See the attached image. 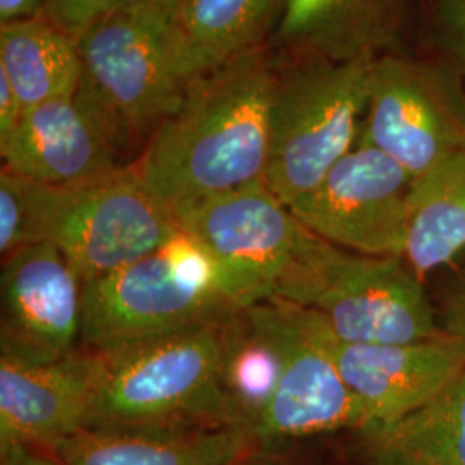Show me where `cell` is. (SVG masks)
Masks as SVG:
<instances>
[{
	"instance_id": "1",
	"label": "cell",
	"mask_w": 465,
	"mask_h": 465,
	"mask_svg": "<svg viewBox=\"0 0 465 465\" xmlns=\"http://www.w3.org/2000/svg\"><path fill=\"white\" fill-rule=\"evenodd\" d=\"M278 80L257 47L186 84L176 113L132 164L171 216L193 200L264 180Z\"/></svg>"
},
{
	"instance_id": "2",
	"label": "cell",
	"mask_w": 465,
	"mask_h": 465,
	"mask_svg": "<svg viewBox=\"0 0 465 465\" xmlns=\"http://www.w3.org/2000/svg\"><path fill=\"white\" fill-rule=\"evenodd\" d=\"M82 78L74 100L117 159L143 152L176 113L188 82L178 61L174 15L117 9L78 36Z\"/></svg>"
},
{
	"instance_id": "3",
	"label": "cell",
	"mask_w": 465,
	"mask_h": 465,
	"mask_svg": "<svg viewBox=\"0 0 465 465\" xmlns=\"http://www.w3.org/2000/svg\"><path fill=\"white\" fill-rule=\"evenodd\" d=\"M272 299L314 312L349 343L397 345L443 332L424 280L405 259L341 249L303 226Z\"/></svg>"
},
{
	"instance_id": "4",
	"label": "cell",
	"mask_w": 465,
	"mask_h": 465,
	"mask_svg": "<svg viewBox=\"0 0 465 465\" xmlns=\"http://www.w3.org/2000/svg\"><path fill=\"white\" fill-rule=\"evenodd\" d=\"M228 317L97 351L102 374L88 428L240 426L221 388Z\"/></svg>"
},
{
	"instance_id": "5",
	"label": "cell",
	"mask_w": 465,
	"mask_h": 465,
	"mask_svg": "<svg viewBox=\"0 0 465 465\" xmlns=\"http://www.w3.org/2000/svg\"><path fill=\"white\" fill-rule=\"evenodd\" d=\"M236 311L214 261L180 230L164 247L84 282L82 341L113 351Z\"/></svg>"
},
{
	"instance_id": "6",
	"label": "cell",
	"mask_w": 465,
	"mask_h": 465,
	"mask_svg": "<svg viewBox=\"0 0 465 465\" xmlns=\"http://www.w3.org/2000/svg\"><path fill=\"white\" fill-rule=\"evenodd\" d=\"M23 183L30 245L54 243L84 282L132 264L180 232L132 166L88 183L47 186L26 178Z\"/></svg>"
},
{
	"instance_id": "7",
	"label": "cell",
	"mask_w": 465,
	"mask_h": 465,
	"mask_svg": "<svg viewBox=\"0 0 465 465\" xmlns=\"http://www.w3.org/2000/svg\"><path fill=\"white\" fill-rule=\"evenodd\" d=\"M376 57L309 63L280 76L264 183L290 207L361 138Z\"/></svg>"
},
{
	"instance_id": "8",
	"label": "cell",
	"mask_w": 465,
	"mask_h": 465,
	"mask_svg": "<svg viewBox=\"0 0 465 465\" xmlns=\"http://www.w3.org/2000/svg\"><path fill=\"white\" fill-rule=\"evenodd\" d=\"M359 142L419 178L465 150V88L453 66L376 57Z\"/></svg>"
},
{
	"instance_id": "9",
	"label": "cell",
	"mask_w": 465,
	"mask_h": 465,
	"mask_svg": "<svg viewBox=\"0 0 465 465\" xmlns=\"http://www.w3.org/2000/svg\"><path fill=\"white\" fill-rule=\"evenodd\" d=\"M173 217L214 261L236 309L274 297L302 232L264 180L193 200L173 211Z\"/></svg>"
},
{
	"instance_id": "10",
	"label": "cell",
	"mask_w": 465,
	"mask_h": 465,
	"mask_svg": "<svg viewBox=\"0 0 465 465\" xmlns=\"http://www.w3.org/2000/svg\"><path fill=\"white\" fill-rule=\"evenodd\" d=\"M250 307L276 334L282 353L276 393L253 428L261 447L324 432L367 430L366 409L336 366L321 319L280 299Z\"/></svg>"
},
{
	"instance_id": "11",
	"label": "cell",
	"mask_w": 465,
	"mask_h": 465,
	"mask_svg": "<svg viewBox=\"0 0 465 465\" xmlns=\"http://www.w3.org/2000/svg\"><path fill=\"white\" fill-rule=\"evenodd\" d=\"M414 180L381 150L357 142L288 209L303 228L336 247L403 259Z\"/></svg>"
},
{
	"instance_id": "12",
	"label": "cell",
	"mask_w": 465,
	"mask_h": 465,
	"mask_svg": "<svg viewBox=\"0 0 465 465\" xmlns=\"http://www.w3.org/2000/svg\"><path fill=\"white\" fill-rule=\"evenodd\" d=\"M0 355L50 362L78 351L84 282L63 252L40 242L4 257Z\"/></svg>"
},
{
	"instance_id": "13",
	"label": "cell",
	"mask_w": 465,
	"mask_h": 465,
	"mask_svg": "<svg viewBox=\"0 0 465 465\" xmlns=\"http://www.w3.org/2000/svg\"><path fill=\"white\" fill-rule=\"evenodd\" d=\"M102 374L97 351L32 362L0 355V450L30 447L55 453L86 430Z\"/></svg>"
},
{
	"instance_id": "14",
	"label": "cell",
	"mask_w": 465,
	"mask_h": 465,
	"mask_svg": "<svg viewBox=\"0 0 465 465\" xmlns=\"http://www.w3.org/2000/svg\"><path fill=\"white\" fill-rule=\"evenodd\" d=\"M321 322L336 366L366 409L369 428L414 412L465 372V343L447 332L397 345L349 343Z\"/></svg>"
},
{
	"instance_id": "15",
	"label": "cell",
	"mask_w": 465,
	"mask_h": 465,
	"mask_svg": "<svg viewBox=\"0 0 465 465\" xmlns=\"http://www.w3.org/2000/svg\"><path fill=\"white\" fill-rule=\"evenodd\" d=\"M0 153L7 169L47 186L88 183L124 167L74 97L26 109Z\"/></svg>"
},
{
	"instance_id": "16",
	"label": "cell",
	"mask_w": 465,
	"mask_h": 465,
	"mask_svg": "<svg viewBox=\"0 0 465 465\" xmlns=\"http://www.w3.org/2000/svg\"><path fill=\"white\" fill-rule=\"evenodd\" d=\"M259 449L245 426L86 428L54 455L61 465H240Z\"/></svg>"
},
{
	"instance_id": "17",
	"label": "cell",
	"mask_w": 465,
	"mask_h": 465,
	"mask_svg": "<svg viewBox=\"0 0 465 465\" xmlns=\"http://www.w3.org/2000/svg\"><path fill=\"white\" fill-rule=\"evenodd\" d=\"M405 21V0H286L280 38L328 61L391 54Z\"/></svg>"
},
{
	"instance_id": "18",
	"label": "cell",
	"mask_w": 465,
	"mask_h": 465,
	"mask_svg": "<svg viewBox=\"0 0 465 465\" xmlns=\"http://www.w3.org/2000/svg\"><path fill=\"white\" fill-rule=\"evenodd\" d=\"M286 0H182L174 15L178 61L190 84L259 47Z\"/></svg>"
},
{
	"instance_id": "19",
	"label": "cell",
	"mask_w": 465,
	"mask_h": 465,
	"mask_svg": "<svg viewBox=\"0 0 465 465\" xmlns=\"http://www.w3.org/2000/svg\"><path fill=\"white\" fill-rule=\"evenodd\" d=\"M0 73L25 111L49 100L74 97L82 78L78 38L44 15L2 25Z\"/></svg>"
},
{
	"instance_id": "20",
	"label": "cell",
	"mask_w": 465,
	"mask_h": 465,
	"mask_svg": "<svg viewBox=\"0 0 465 465\" xmlns=\"http://www.w3.org/2000/svg\"><path fill=\"white\" fill-rule=\"evenodd\" d=\"M362 436L369 465H465V372L426 405Z\"/></svg>"
},
{
	"instance_id": "21",
	"label": "cell",
	"mask_w": 465,
	"mask_h": 465,
	"mask_svg": "<svg viewBox=\"0 0 465 465\" xmlns=\"http://www.w3.org/2000/svg\"><path fill=\"white\" fill-rule=\"evenodd\" d=\"M465 250V150L414 180L403 259L420 280Z\"/></svg>"
},
{
	"instance_id": "22",
	"label": "cell",
	"mask_w": 465,
	"mask_h": 465,
	"mask_svg": "<svg viewBox=\"0 0 465 465\" xmlns=\"http://www.w3.org/2000/svg\"><path fill=\"white\" fill-rule=\"evenodd\" d=\"M282 353L276 334L253 307L226 321L221 388L240 426L253 431L276 393Z\"/></svg>"
},
{
	"instance_id": "23",
	"label": "cell",
	"mask_w": 465,
	"mask_h": 465,
	"mask_svg": "<svg viewBox=\"0 0 465 465\" xmlns=\"http://www.w3.org/2000/svg\"><path fill=\"white\" fill-rule=\"evenodd\" d=\"M30 245V213L23 178L15 171H0V252L2 257Z\"/></svg>"
},
{
	"instance_id": "24",
	"label": "cell",
	"mask_w": 465,
	"mask_h": 465,
	"mask_svg": "<svg viewBox=\"0 0 465 465\" xmlns=\"http://www.w3.org/2000/svg\"><path fill=\"white\" fill-rule=\"evenodd\" d=\"M434 13L451 66L465 80V0H434Z\"/></svg>"
},
{
	"instance_id": "25",
	"label": "cell",
	"mask_w": 465,
	"mask_h": 465,
	"mask_svg": "<svg viewBox=\"0 0 465 465\" xmlns=\"http://www.w3.org/2000/svg\"><path fill=\"white\" fill-rule=\"evenodd\" d=\"M105 9L107 0H47L44 16L78 38Z\"/></svg>"
},
{
	"instance_id": "26",
	"label": "cell",
	"mask_w": 465,
	"mask_h": 465,
	"mask_svg": "<svg viewBox=\"0 0 465 465\" xmlns=\"http://www.w3.org/2000/svg\"><path fill=\"white\" fill-rule=\"evenodd\" d=\"M441 330L465 343V269L450 286L443 305Z\"/></svg>"
},
{
	"instance_id": "27",
	"label": "cell",
	"mask_w": 465,
	"mask_h": 465,
	"mask_svg": "<svg viewBox=\"0 0 465 465\" xmlns=\"http://www.w3.org/2000/svg\"><path fill=\"white\" fill-rule=\"evenodd\" d=\"M23 114L25 107L21 105L15 88L5 74L0 73V140L16 128Z\"/></svg>"
},
{
	"instance_id": "28",
	"label": "cell",
	"mask_w": 465,
	"mask_h": 465,
	"mask_svg": "<svg viewBox=\"0 0 465 465\" xmlns=\"http://www.w3.org/2000/svg\"><path fill=\"white\" fill-rule=\"evenodd\" d=\"M0 465H61L55 455L30 449V447H7L0 450Z\"/></svg>"
},
{
	"instance_id": "29",
	"label": "cell",
	"mask_w": 465,
	"mask_h": 465,
	"mask_svg": "<svg viewBox=\"0 0 465 465\" xmlns=\"http://www.w3.org/2000/svg\"><path fill=\"white\" fill-rule=\"evenodd\" d=\"M47 0H0V23H15L42 16Z\"/></svg>"
},
{
	"instance_id": "30",
	"label": "cell",
	"mask_w": 465,
	"mask_h": 465,
	"mask_svg": "<svg viewBox=\"0 0 465 465\" xmlns=\"http://www.w3.org/2000/svg\"><path fill=\"white\" fill-rule=\"evenodd\" d=\"M182 0H107V9L109 11H117V9H159L166 11L171 15H176Z\"/></svg>"
},
{
	"instance_id": "31",
	"label": "cell",
	"mask_w": 465,
	"mask_h": 465,
	"mask_svg": "<svg viewBox=\"0 0 465 465\" xmlns=\"http://www.w3.org/2000/svg\"><path fill=\"white\" fill-rule=\"evenodd\" d=\"M253 459H255V455H253V457H250L249 460H245V462H242L240 465H282L274 464V462H255Z\"/></svg>"
}]
</instances>
